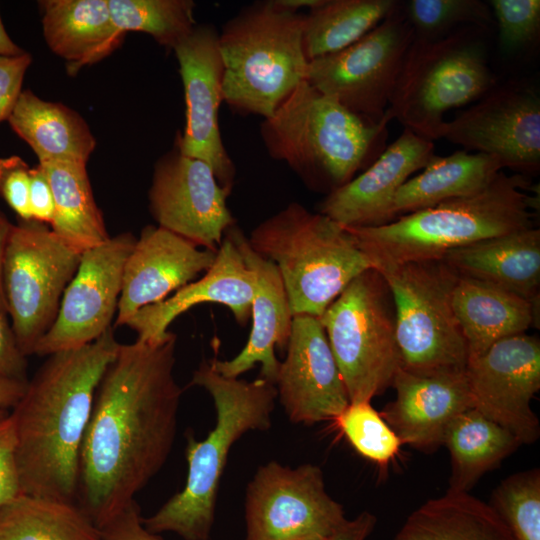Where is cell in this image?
Returning <instances> with one entry per match:
<instances>
[{
    "label": "cell",
    "instance_id": "6da1fadb",
    "mask_svg": "<svg viewBox=\"0 0 540 540\" xmlns=\"http://www.w3.org/2000/svg\"><path fill=\"white\" fill-rule=\"evenodd\" d=\"M176 335L120 344L95 394L84 435L76 504L100 529L134 500L172 450L183 393Z\"/></svg>",
    "mask_w": 540,
    "mask_h": 540
},
{
    "label": "cell",
    "instance_id": "7a4b0ae2",
    "mask_svg": "<svg viewBox=\"0 0 540 540\" xmlns=\"http://www.w3.org/2000/svg\"><path fill=\"white\" fill-rule=\"evenodd\" d=\"M111 327L48 355L11 413L20 493L76 503L80 452L98 385L119 350Z\"/></svg>",
    "mask_w": 540,
    "mask_h": 540
},
{
    "label": "cell",
    "instance_id": "3957f363",
    "mask_svg": "<svg viewBox=\"0 0 540 540\" xmlns=\"http://www.w3.org/2000/svg\"><path fill=\"white\" fill-rule=\"evenodd\" d=\"M390 121L386 113L378 123L356 115L304 81L262 120L260 136L272 159L329 194L384 151Z\"/></svg>",
    "mask_w": 540,
    "mask_h": 540
},
{
    "label": "cell",
    "instance_id": "277c9868",
    "mask_svg": "<svg viewBox=\"0 0 540 540\" xmlns=\"http://www.w3.org/2000/svg\"><path fill=\"white\" fill-rule=\"evenodd\" d=\"M189 386L201 387L210 394L216 410L215 426L203 440L187 434L184 488L153 515L142 517V523L154 534L174 532L184 540H209L230 449L245 433L271 427L277 390L260 377L246 381L223 376L210 361L199 365Z\"/></svg>",
    "mask_w": 540,
    "mask_h": 540
},
{
    "label": "cell",
    "instance_id": "5b68a950",
    "mask_svg": "<svg viewBox=\"0 0 540 540\" xmlns=\"http://www.w3.org/2000/svg\"><path fill=\"white\" fill-rule=\"evenodd\" d=\"M528 178L499 172L481 191L373 227H346L374 269L441 259L448 251L533 227Z\"/></svg>",
    "mask_w": 540,
    "mask_h": 540
},
{
    "label": "cell",
    "instance_id": "8992f818",
    "mask_svg": "<svg viewBox=\"0 0 540 540\" xmlns=\"http://www.w3.org/2000/svg\"><path fill=\"white\" fill-rule=\"evenodd\" d=\"M247 238L276 265L293 316L321 317L355 277L373 268L346 227L298 202L261 221Z\"/></svg>",
    "mask_w": 540,
    "mask_h": 540
},
{
    "label": "cell",
    "instance_id": "52a82bcc",
    "mask_svg": "<svg viewBox=\"0 0 540 540\" xmlns=\"http://www.w3.org/2000/svg\"><path fill=\"white\" fill-rule=\"evenodd\" d=\"M304 14L255 1L225 22L218 34L224 102L241 115L270 117L306 81Z\"/></svg>",
    "mask_w": 540,
    "mask_h": 540
},
{
    "label": "cell",
    "instance_id": "ba28073f",
    "mask_svg": "<svg viewBox=\"0 0 540 540\" xmlns=\"http://www.w3.org/2000/svg\"><path fill=\"white\" fill-rule=\"evenodd\" d=\"M473 27L442 37L415 36L403 61L386 114L416 135L441 138L445 114L495 87Z\"/></svg>",
    "mask_w": 540,
    "mask_h": 540
},
{
    "label": "cell",
    "instance_id": "9c48e42d",
    "mask_svg": "<svg viewBox=\"0 0 540 540\" xmlns=\"http://www.w3.org/2000/svg\"><path fill=\"white\" fill-rule=\"evenodd\" d=\"M376 270L393 299L400 367L423 375L464 372L468 348L452 306L459 275L442 259Z\"/></svg>",
    "mask_w": 540,
    "mask_h": 540
},
{
    "label": "cell",
    "instance_id": "30bf717a",
    "mask_svg": "<svg viewBox=\"0 0 540 540\" xmlns=\"http://www.w3.org/2000/svg\"><path fill=\"white\" fill-rule=\"evenodd\" d=\"M319 320L350 402L371 401L392 386L400 355L393 299L380 272L355 277Z\"/></svg>",
    "mask_w": 540,
    "mask_h": 540
},
{
    "label": "cell",
    "instance_id": "8fae6325",
    "mask_svg": "<svg viewBox=\"0 0 540 540\" xmlns=\"http://www.w3.org/2000/svg\"><path fill=\"white\" fill-rule=\"evenodd\" d=\"M81 254L35 220L13 225L2 266V288L20 351L34 354L56 319L63 293Z\"/></svg>",
    "mask_w": 540,
    "mask_h": 540
},
{
    "label": "cell",
    "instance_id": "7c38bea8",
    "mask_svg": "<svg viewBox=\"0 0 540 540\" xmlns=\"http://www.w3.org/2000/svg\"><path fill=\"white\" fill-rule=\"evenodd\" d=\"M415 37L403 4L361 39L309 61L306 81L356 115L378 123Z\"/></svg>",
    "mask_w": 540,
    "mask_h": 540
},
{
    "label": "cell",
    "instance_id": "4fadbf2b",
    "mask_svg": "<svg viewBox=\"0 0 540 540\" xmlns=\"http://www.w3.org/2000/svg\"><path fill=\"white\" fill-rule=\"evenodd\" d=\"M245 540H326L348 521L326 491L321 468L261 465L245 494Z\"/></svg>",
    "mask_w": 540,
    "mask_h": 540
},
{
    "label": "cell",
    "instance_id": "5bb4252c",
    "mask_svg": "<svg viewBox=\"0 0 540 540\" xmlns=\"http://www.w3.org/2000/svg\"><path fill=\"white\" fill-rule=\"evenodd\" d=\"M130 232L110 236L82 252L55 321L34 354L48 356L89 344L111 328L118 310L126 260L136 242Z\"/></svg>",
    "mask_w": 540,
    "mask_h": 540
},
{
    "label": "cell",
    "instance_id": "9a60e30c",
    "mask_svg": "<svg viewBox=\"0 0 540 540\" xmlns=\"http://www.w3.org/2000/svg\"><path fill=\"white\" fill-rule=\"evenodd\" d=\"M230 193L208 163L182 154L175 146L154 166L149 209L157 226L217 251L225 232L236 224L227 206Z\"/></svg>",
    "mask_w": 540,
    "mask_h": 540
},
{
    "label": "cell",
    "instance_id": "2e32d148",
    "mask_svg": "<svg viewBox=\"0 0 540 540\" xmlns=\"http://www.w3.org/2000/svg\"><path fill=\"white\" fill-rule=\"evenodd\" d=\"M441 138L498 159L519 174L539 170L540 99L526 84L492 88L477 103L446 121Z\"/></svg>",
    "mask_w": 540,
    "mask_h": 540
},
{
    "label": "cell",
    "instance_id": "e0dca14e",
    "mask_svg": "<svg viewBox=\"0 0 540 540\" xmlns=\"http://www.w3.org/2000/svg\"><path fill=\"white\" fill-rule=\"evenodd\" d=\"M465 375L472 408L513 433L522 444L540 435L531 401L540 389V342L527 333L501 339L469 358Z\"/></svg>",
    "mask_w": 540,
    "mask_h": 540
},
{
    "label": "cell",
    "instance_id": "ac0fdd59",
    "mask_svg": "<svg viewBox=\"0 0 540 540\" xmlns=\"http://www.w3.org/2000/svg\"><path fill=\"white\" fill-rule=\"evenodd\" d=\"M218 34L212 25H196L173 49L186 105L185 127L176 147L182 154L208 163L220 185L231 191L236 168L224 145L218 120L224 102V67Z\"/></svg>",
    "mask_w": 540,
    "mask_h": 540
},
{
    "label": "cell",
    "instance_id": "d6986e66",
    "mask_svg": "<svg viewBox=\"0 0 540 540\" xmlns=\"http://www.w3.org/2000/svg\"><path fill=\"white\" fill-rule=\"evenodd\" d=\"M285 351L274 385L289 420L305 425L333 421L350 401L319 318L293 316Z\"/></svg>",
    "mask_w": 540,
    "mask_h": 540
},
{
    "label": "cell",
    "instance_id": "ffe728a7",
    "mask_svg": "<svg viewBox=\"0 0 540 540\" xmlns=\"http://www.w3.org/2000/svg\"><path fill=\"white\" fill-rule=\"evenodd\" d=\"M434 155L433 141L404 129L362 173L327 194L317 212L344 227L389 223L396 192Z\"/></svg>",
    "mask_w": 540,
    "mask_h": 540
},
{
    "label": "cell",
    "instance_id": "44dd1931",
    "mask_svg": "<svg viewBox=\"0 0 540 540\" xmlns=\"http://www.w3.org/2000/svg\"><path fill=\"white\" fill-rule=\"evenodd\" d=\"M217 251L200 249L159 226H145L125 263L115 325L125 326L141 308L194 281L212 266Z\"/></svg>",
    "mask_w": 540,
    "mask_h": 540
},
{
    "label": "cell",
    "instance_id": "7402d4cb",
    "mask_svg": "<svg viewBox=\"0 0 540 540\" xmlns=\"http://www.w3.org/2000/svg\"><path fill=\"white\" fill-rule=\"evenodd\" d=\"M254 293V274L226 231L214 263L201 278L163 301L141 308L125 326L137 333L138 340L161 343L171 335L168 327L179 315L202 303L226 306L238 325L244 326L251 317Z\"/></svg>",
    "mask_w": 540,
    "mask_h": 540
},
{
    "label": "cell",
    "instance_id": "603a6c76",
    "mask_svg": "<svg viewBox=\"0 0 540 540\" xmlns=\"http://www.w3.org/2000/svg\"><path fill=\"white\" fill-rule=\"evenodd\" d=\"M227 233L255 277L252 324L248 341L240 353L230 360L214 358L210 363L218 373L231 378H239L259 364V377L275 384L280 365L275 347L281 352L286 350L292 328L293 314L287 293L276 265L251 248L242 230L235 224Z\"/></svg>",
    "mask_w": 540,
    "mask_h": 540
},
{
    "label": "cell",
    "instance_id": "cb8c5ba5",
    "mask_svg": "<svg viewBox=\"0 0 540 540\" xmlns=\"http://www.w3.org/2000/svg\"><path fill=\"white\" fill-rule=\"evenodd\" d=\"M392 386L395 400L380 414L402 444L422 452L442 446L452 421L472 408L465 371L423 375L399 367Z\"/></svg>",
    "mask_w": 540,
    "mask_h": 540
},
{
    "label": "cell",
    "instance_id": "d4e9b609",
    "mask_svg": "<svg viewBox=\"0 0 540 540\" xmlns=\"http://www.w3.org/2000/svg\"><path fill=\"white\" fill-rule=\"evenodd\" d=\"M441 259L460 277L538 301L540 230L534 226L450 250Z\"/></svg>",
    "mask_w": 540,
    "mask_h": 540
},
{
    "label": "cell",
    "instance_id": "484cf974",
    "mask_svg": "<svg viewBox=\"0 0 540 540\" xmlns=\"http://www.w3.org/2000/svg\"><path fill=\"white\" fill-rule=\"evenodd\" d=\"M38 3L44 40L54 54L67 61L70 75L105 58L124 39L125 34L113 24L108 0H43Z\"/></svg>",
    "mask_w": 540,
    "mask_h": 540
},
{
    "label": "cell",
    "instance_id": "4316f807",
    "mask_svg": "<svg viewBox=\"0 0 540 540\" xmlns=\"http://www.w3.org/2000/svg\"><path fill=\"white\" fill-rule=\"evenodd\" d=\"M452 306L467 343L468 359L501 339L526 333L536 315V302L460 276L453 290Z\"/></svg>",
    "mask_w": 540,
    "mask_h": 540
},
{
    "label": "cell",
    "instance_id": "83f0119b",
    "mask_svg": "<svg viewBox=\"0 0 540 540\" xmlns=\"http://www.w3.org/2000/svg\"><path fill=\"white\" fill-rule=\"evenodd\" d=\"M11 129L41 162L87 164L96 139L84 118L70 107L22 90L8 118Z\"/></svg>",
    "mask_w": 540,
    "mask_h": 540
},
{
    "label": "cell",
    "instance_id": "f1b7e54d",
    "mask_svg": "<svg viewBox=\"0 0 540 540\" xmlns=\"http://www.w3.org/2000/svg\"><path fill=\"white\" fill-rule=\"evenodd\" d=\"M501 162L487 154L458 150L434 155L421 173L410 177L396 192L392 204L394 220L402 215L441 202L477 193L501 172Z\"/></svg>",
    "mask_w": 540,
    "mask_h": 540
},
{
    "label": "cell",
    "instance_id": "f546056e",
    "mask_svg": "<svg viewBox=\"0 0 540 540\" xmlns=\"http://www.w3.org/2000/svg\"><path fill=\"white\" fill-rule=\"evenodd\" d=\"M394 540H515L490 505L469 492L430 499L405 520Z\"/></svg>",
    "mask_w": 540,
    "mask_h": 540
},
{
    "label": "cell",
    "instance_id": "4dcf8cb0",
    "mask_svg": "<svg viewBox=\"0 0 540 540\" xmlns=\"http://www.w3.org/2000/svg\"><path fill=\"white\" fill-rule=\"evenodd\" d=\"M521 444L513 433L476 409L463 411L452 421L443 441L451 459L448 490L469 492Z\"/></svg>",
    "mask_w": 540,
    "mask_h": 540
},
{
    "label": "cell",
    "instance_id": "1f68e13d",
    "mask_svg": "<svg viewBox=\"0 0 540 540\" xmlns=\"http://www.w3.org/2000/svg\"><path fill=\"white\" fill-rule=\"evenodd\" d=\"M39 164L45 171L54 198L52 231L80 254L106 241L110 236L95 201L86 164Z\"/></svg>",
    "mask_w": 540,
    "mask_h": 540
},
{
    "label": "cell",
    "instance_id": "d6a6232c",
    "mask_svg": "<svg viewBox=\"0 0 540 540\" xmlns=\"http://www.w3.org/2000/svg\"><path fill=\"white\" fill-rule=\"evenodd\" d=\"M0 540H102L74 502L19 494L0 508Z\"/></svg>",
    "mask_w": 540,
    "mask_h": 540
},
{
    "label": "cell",
    "instance_id": "836d02e7",
    "mask_svg": "<svg viewBox=\"0 0 540 540\" xmlns=\"http://www.w3.org/2000/svg\"><path fill=\"white\" fill-rule=\"evenodd\" d=\"M398 4L396 0H323L304 14L303 47L307 60L352 45L381 23Z\"/></svg>",
    "mask_w": 540,
    "mask_h": 540
},
{
    "label": "cell",
    "instance_id": "e575fe53",
    "mask_svg": "<svg viewBox=\"0 0 540 540\" xmlns=\"http://www.w3.org/2000/svg\"><path fill=\"white\" fill-rule=\"evenodd\" d=\"M108 5L119 32L146 33L172 50L197 25L192 0H108Z\"/></svg>",
    "mask_w": 540,
    "mask_h": 540
},
{
    "label": "cell",
    "instance_id": "d590c367",
    "mask_svg": "<svg viewBox=\"0 0 540 540\" xmlns=\"http://www.w3.org/2000/svg\"><path fill=\"white\" fill-rule=\"evenodd\" d=\"M490 507L515 540H540V470L533 468L503 479Z\"/></svg>",
    "mask_w": 540,
    "mask_h": 540
},
{
    "label": "cell",
    "instance_id": "8d00e7d4",
    "mask_svg": "<svg viewBox=\"0 0 540 540\" xmlns=\"http://www.w3.org/2000/svg\"><path fill=\"white\" fill-rule=\"evenodd\" d=\"M333 421L361 456L382 469L398 456L403 445L370 401L350 402Z\"/></svg>",
    "mask_w": 540,
    "mask_h": 540
},
{
    "label": "cell",
    "instance_id": "74e56055",
    "mask_svg": "<svg viewBox=\"0 0 540 540\" xmlns=\"http://www.w3.org/2000/svg\"><path fill=\"white\" fill-rule=\"evenodd\" d=\"M403 9L415 36L426 39L442 37L459 25L487 29L493 20L489 4L479 0H410Z\"/></svg>",
    "mask_w": 540,
    "mask_h": 540
},
{
    "label": "cell",
    "instance_id": "f35d334b",
    "mask_svg": "<svg viewBox=\"0 0 540 540\" xmlns=\"http://www.w3.org/2000/svg\"><path fill=\"white\" fill-rule=\"evenodd\" d=\"M489 6L505 51L514 52L536 41L540 31L539 0H492Z\"/></svg>",
    "mask_w": 540,
    "mask_h": 540
},
{
    "label": "cell",
    "instance_id": "ab89813d",
    "mask_svg": "<svg viewBox=\"0 0 540 540\" xmlns=\"http://www.w3.org/2000/svg\"><path fill=\"white\" fill-rule=\"evenodd\" d=\"M31 167L18 155L0 158V196L19 216L32 220L29 209Z\"/></svg>",
    "mask_w": 540,
    "mask_h": 540
},
{
    "label": "cell",
    "instance_id": "60d3db41",
    "mask_svg": "<svg viewBox=\"0 0 540 540\" xmlns=\"http://www.w3.org/2000/svg\"><path fill=\"white\" fill-rule=\"evenodd\" d=\"M32 56H0V123L8 120L22 92V83Z\"/></svg>",
    "mask_w": 540,
    "mask_h": 540
},
{
    "label": "cell",
    "instance_id": "b9f144b4",
    "mask_svg": "<svg viewBox=\"0 0 540 540\" xmlns=\"http://www.w3.org/2000/svg\"><path fill=\"white\" fill-rule=\"evenodd\" d=\"M20 494L11 414L0 418V508Z\"/></svg>",
    "mask_w": 540,
    "mask_h": 540
},
{
    "label": "cell",
    "instance_id": "7bdbcfd3",
    "mask_svg": "<svg viewBox=\"0 0 540 540\" xmlns=\"http://www.w3.org/2000/svg\"><path fill=\"white\" fill-rule=\"evenodd\" d=\"M102 540H162L142 523L139 506L134 501L100 528Z\"/></svg>",
    "mask_w": 540,
    "mask_h": 540
},
{
    "label": "cell",
    "instance_id": "ee69618b",
    "mask_svg": "<svg viewBox=\"0 0 540 540\" xmlns=\"http://www.w3.org/2000/svg\"><path fill=\"white\" fill-rule=\"evenodd\" d=\"M29 209L32 220L50 226L54 217V198L48 178L39 163L30 170Z\"/></svg>",
    "mask_w": 540,
    "mask_h": 540
},
{
    "label": "cell",
    "instance_id": "f6af8a7d",
    "mask_svg": "<svg viewBox=\"0 0 540 540\" xmlns=\"http://www.w3.org/2000/svg\"><path fill=\"white\" fill-rule=\"evenodd\" d=\"M26 356L20 351L6 317L0 314V375L26 379Z\"/></svg>",
    "mask_w": 540,
    "mask_h": 540
},
{
    "label": "cell",
    "instance_id": "bcb514c9",
    "mask_svg": "<svg viewBox=\"0 0 540 540\" xmlns=\"http://www.w3.org/2000/svg\"><path fill=\"white\" fill-rule=\"evenodd\" d=\"M376 524L377 517L369 511H363L354 519L348 520L341 529L326 540H367Z\"/></svg>",
    "mask_w": 540,
    "mask_h": 540
},
{
    "label": "cell",
    "instance_id": "7dc6e473",
    "mask_svg": "<svg viewBox=\"0 0 540 540\" xmlns=\"http://www.w3.org/2000/svg\"><path fill=\"white\" fill-rule=\"evenodd\" d=\"M26 385L27 381L0 375V414L9 407L14 408L24 394Z\"/></svg>",
    "mask_w": 540,
    "mask_h": 540
},
{
    "label": "cell",
    "instance_id": "c3c4849f",
    "mask_svg": "<svg viewBox=\"0 0 540 540\" xmlns=\"http://www.w3.org/2000/svg\"><path fill=\"white\" fill-rule=\"evenodd\" d=\"M13 225L8 218L0 211V314L6 317L7 309L2 288V266L5 249L8 243Z\"/></svg>",
    "mask_w": 540,
    "mask_h": 540
},
{
    "label": "cell",
    "instance_id": "681fc988",
    "mask_svg": "<svg viewBox=\"0 0 540 540\" xmlns=\"http://www.w3.org/2000/svg\"><path fill=\"white\" fill-rule=\"evenodd\" d=\"M24 52L26 51L19 47L7 33L0 15V56H17Z\"/></svg>",
    "mask_w": 540,
    "mask_h": 540
},
{
    "label": "cell",
    "instance_id": "f907efd6",
    "mask_svg": "<svg viewBox=\"0 0 540 540\" xmlns=\"http://www.w3.org/2000/svg\"><path fill=\"white\" fill-rule=\"evenodd\" d=\"M275 4L285 10L299 13L301 9H313L319 6L323 0H274Z\"/></svg>",
    "mask_w": 540,
    "mask_h": 540
}]
</instances>
